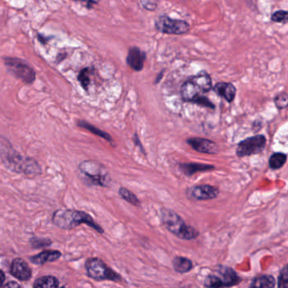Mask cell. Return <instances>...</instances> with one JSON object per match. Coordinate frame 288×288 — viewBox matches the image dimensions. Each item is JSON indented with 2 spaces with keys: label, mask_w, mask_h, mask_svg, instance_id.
<instances>
[{
  "label": "cell",
  "mask_w": 288,
  "mask_h": 288,
  "mask_svg": "<svg viewBox=\"0 0 288 288\" xmlns=\"http://www.w3.org/2000/svg\"><path fill=\"white\" fill-rule=\"evenodd\" d=\"M53 221L55 224L63 229H72L81 224H87L99 233H103L104 230L101 226L95 222L93 218L86 212L74 210H58L55 212Z\"/></svg>",
  "instance_id": "6da1fadb"
},
{
  "label": "cell",
  "mask_w": 288,
  "mask_h": 288,
  "mask_svg": "<svg viewBox=\"0 0 288 288\" xmlns=\"http://www.w3.org/2000/svg\"><path fill=\"white\" fill-rule=\"evenodd\" d=\"M161 220L164 227L179 239L193 240L197 239L200 232L195 227L188 226L179 215L172 210L163 209L161 211Z\"/></svg>",
  "instance_id": "7a4b0ae2"
},
{
  "label": "cell",
  "mask_w": 288,
  "mask_h": 288,
  "mask_svg": "<svg viewBox=\"0 0 288 288\" xmlns=\"http://www.w3.org/2000/svg\"><path fill=\"white\" fill-rule=\"evenodd\" d=\"M3 161L6 164L7 168L11 170L23 173L27 175H38L42 170L38 163L33 159L24 158L22 155H19L17 152H10L8 151L5 155H2Z\"/></svg>",
  "instance_id": "3957f363"
},
{
  "label": "cell",
  "mask_w": 288,
  "mask_h": 288,
  "mask_svg": "<svg viewBox=\"0 0 288 288\" xmlns=\"http://www.w3.org/2000/svg\"><path fill=\"white\" fill-rule=\"evenodd\" d=\"M241 282V278L231 267L220 266L204 280L205 287H230Z\"/></svg>",
  "instance_id": "277c9868"
},
{
  "label": "cell",
  "mask_w": 288,
  "mask_h": 288,
  "mask_svg": "<svg viewBox=\"0 0 288 288\" xmlns=\"http://www.w3.org/2000/svg\"><path fill=\"white\" fill-rule=\"evenodd\" d=\"M4 63L8 73L25 84L32 85L36 81V72L25 60L19 58L5 57Z\"/></svg>",
  "instance_id": "5b68a950"
},
{
  "label": "cell",
  "mask_w": 288,
  "mask_h": 288,
  "mask_svg": "<svg viewBox=\"0 0 288 288\" xmlns=\"http://www.w3.org/2000/svg\"><path fill=\"white\" fill-rule=\"evenodd\" d=\"M154 28L162 34L185 35L190 31V23L185 20L174 19L169 15L163 14L155 18L154 20Z\"/></svg>",
  "instance_id": "8992f818"
},
{
  "label": "cell",
  "mask_w": 288,
  "mask_h": 288,
  "mask_svg": "<svg viewBox=\"0 0 288 288\" xmlns=\"http://www.w3.org/2000/svg\"><path fill=\"white\" fill-rule=\"evenodd\" d=\"M87 275L96 281H112L119 282L121 276L119 274L109 268L103 261L98 258H91L86 263Z\"/></svg>",
  "instance_id": "52a82bcc"
},
{
  "label": "cell",
  "mask_w": 288,
  "mask_h": 288,
  "mask_svg": "<svg viewBox=\"0 0 288 288\" xmlns=\"http://www.w3.org/2000/svg\"><path fill=\"white\" fill-rule=\"evenodd\" d=\"M79 168L82 173L94 185L108 187L111 182V178L106 169L96 162L86 161L80 164Z\"/></svg>",
  "instance_id": "ba28073f"
},
{
  "label": "cell",
  "mask_w": 288,
  "mask_h": 288,
  "mask_svg": "<svg viewBox=\"0 0 288 288\" xmlns=\"http://www.w3.org/2000/svg\"><path fill=\"white\" fill-rule=\"evenodd\" d=\"M266 136L263 135H257L245 139L238 145L237 155L239 158H244L259 154L266 147Z\"/></svg>",
  "instance_id": "9c48e42d"
},
{
  "label": "cell",
  "mask_w": 288,
  "mask_h": 288,
  "mask_svg": "<svg viewBox=\"0 0 288 288\" xmlns=\"http://www.w3.org/2000/svg\"><path fill=\"white\" fill-rule=\"evenodd\" d=\"M146 58V53L144 50L134 46L128 49V55L126 57V64L134 71L140 72L144 69Z\"/></svg>",
  "instance_id": "30bf717a"
},
{
  "label": "cell",
  "mask_w": 288,
  "mask_h": 288,
  "mask_svg": "<svg viewBox=\"0 0 288 288\" xmlns=\"http://www.w3.org/2000/svg\"><path fill=\"white\" fill-rule=\"evenodd\" d=\"M186 143L190 145L194 150H196L198 152L204 153V154H217L219 150L217 144L208 139H188Z\"/></svg>",
  "instance_id": "8fae6325"
},
{
  "label": "cell",
  "mask_w": 288,
  "mask_h": 288,
  "mask_svg": "<svg viewBox=\"0 0 288 288\" xmlns=\"http://www.w3.org/2000/svg\"><path fill=\"white\" fill-rule=\"evenodd\" d=\"M220 191L217 188L211 185H197L191 189L190 195L193 198L198 200H213L219 195Z\"/></svg>",
  "instance_id": "7c38bea8"
},
{
  "label": "cell",
  "mask_w": 288,
  "mask_h": 288,
  "mask_svg": "<svg viewBox=\"0 0 288 288\" xmlns=\"http://www.w3.org/2000/svg\"><path fill=\"white\" fill-rule=\"evenodd\" d=\"M10 272L20 281H28L32 277V270L24 259H15L13 261Z\"/></svg>",
  "instance_id": "4fadbf2b"
},
{
  "label": "cell",
  "mask_w": 288,
  "mask_h": 288,
  "mask_svg": "<svg viewBox=\"0 0 288 288\" xmlns=\"http://www.w3.org/2000/svg\"><path fill=\"white\" fill-rule=\"evenodd\" d=\"M212 90L229 103H231L236 97V87L231 82H218L213 86Z\"/></svg>",
  "instance_id": "5bb4252c"
},
{
  "label": "cell",
  "mask_w": 288,
  "mask_h": 288,
  "mask_svg": "<svg viewBox=\"0 0 288 288\" xmlns=\"http://www.w3.org/2000/svg\"><path fill=\"white\" fill-rule=\"evenodd\" d=\"M180 94L184 101L192 103L196 97L204 93H202L200 88L188 78L181 86Z\"/></svg>",
  "instance_id": "9a60e30c"
},
{
  "label": "cell",
  "mask_w": 288,
  "mask_h": 288,
  "mask_svg": "<svg viewBox=\"0 0 288 288\" xmlns=\"http://www.w3.org/2000/svg\"><path fill=\"white\" fill-rule=\"evenodd\" d=\"M189 79L200 88L202 93L209 92V91H212V87H213L212 76L210 75L209 73H207L204 70H202V71L199 72L198 74L190 76Z\"/></svg>",
  "instance_id": "2e32d148"
},
{
  "label": "cell",
  "mask_w": 288,
  "mask_h": 288,
  "mask_svg": "<svg viewBox=\"0 0 288 288\" xmlns=\"http://www.w3.org/2000/svg\"><path fill=\"white\" fill-rule=\"evenodd\" d=\"M179 169L184 174L191 176L199 172H206L215 169L214 166L207 165L203 163H182L179 165Z\"/></svg>",
  "instance_id": "e0dca14e"
},
{
  "label": "cell",
  "mask_w": 288,
  "mask_h": 288,
  "mask_svg": "<svg viewBox=\"0 0 288 288\" xmlns=\"http://www.w3.org/2000/svg\"><path fill=\"white\" fill-rule=\"evenodd\" d=\"M62 254L57 250H45V251L40 253L36 256H32L30 258L32 263L36 265H43V264L47 263V262H54L57 260Z\"/></svg>",
  "instance_id": "ac0fdd59"
},
{
  "label": "cell",
  "mask_w": 288,
  "mask_h": 288,
  "mask_svg": "<svg viewBox=\"0 0 288 288\" xmlns=\"http://www.w3.org/2000/svg\"><path fill=\"white\" fill-rule=\"evenodd\" d=\"M173 266L177 273H188L193 269V262L185 257L176 256L173 259Z\"/></svg>",
  "instance_id": "d6986e66"
},
{
  "label": "cell",
  "mask_w": 288,
  "mask_h": 288,
  "mask_svg": "<svg viewBox=\"0 0 288 288\" xmlns=\"http://www.w3.org/2000/svg\"><path fill=\"white\" fill-rule=\"evenodd\" d=\"M276 286V280L270 275H262L257 276L250 284L251 287L273 288Z\"/></svg>",
  "instance_id": "ffe728a7"
},
{
  "label": "cell",
  "mask_w": 288,
  "mask_h": 288,
  "mask_svg": "<svg viewBox=\"0 0 288 288\" xmlns=\"http://www.w3.org/2000/svg\"><path fill=\"white\" fill-rule=\"evenodd\" d=\"M59 286V281L55 276H42L35 281L34 287L37 288H56Z\"/></svg>",
  "instance_id": "44dd1931"
},
{
  "label": "cell",
  "mask_w": 288,
  "mask_h": 288,
  "mask_svg": "<svg viewBox=\"0 0 288 288\" xmlns=\"http://www.w3.org/2000/svg\"><path fill=\"white\" fill-rule=\"evenodd\" d=\"M286 158H287V155L286 154H284V153H274L273 155L270 158L269 166H270V168L271 169H274V170L280 169L286 163Z\"/></svg>",
  "instance_id": "7402d4cb"
},
{
  "label": "cell",
  "mask_w": 288,
  "mask_h": 288,
  "mask_svg": "<svg viewBox=\"0 0 288 288\" xmlns=\"http://www.w3.org/2000/svg\"><path fill=\"white\" fill-rule=\"evenodd\" d=\"M93 72L94 69L91 68H85L78 74V81L85 91L88 90L89 86L91 84V74H93Z\"/></svg>",
  "instance_id": "603a6c76"
},
{
  "label": "cell",
  "mask_w": 288,
  "mask_h": 288,
  "mask_svg": "<svg viewBox=\"0 0 288 288\" xmlns=\"http://www.w3.org/2000/svg\"><path fill=\"white\" fill-rule=\"evenodd\" d=\"M118 194L123 200L128 202L129 204H133L135 206L139 207L141 205V201L138 197L134 193L131 192L130 190H127L125 188L121 187L118 190Z\"/></svg>",
  "instance_id": "cb8c5ba5"
},
{
  "label": "cell",
  "mask_w": 288,
  "mask_h": 288,
  "mask_svg": "<svg viewBox=\"0 0 288 288\" xmlns=\"http://www.w3.org/2000/svg\"><path fill=\"white\" fill-rule=\"evenodd\" d=\"M79 125L81 126V127L87 128L88 130L91 131L92 133L95 134L96 136L102 137V138L105 139L107 141H112L111 136H109V134L105 133L103 131L100 130L99 128H96L95 126L91 125V124L87 123V122H84V121H80Z\"/></svg>",
  "instance_id": "d4e9b609"
},
{
  "label": "cell",
  "mask_w": 288,
  "mask_h": 288,
  "mask_svg": "<svg viewBox=\"0 0 288 288\" xmlns=\"http://www.w3.org/2000/svg\"><path fill=\"white\" fill-rule=\"evenodd\" d=\"M271 20L279 24H286L288 20V12L286 10H279L272 13Z\"/></svg>",
  "instance_id": "484cf974"
},
{
  "label": "cell",
  "mask_w": 288,
  "mask_h": 288,
  "mask_svg": "<svg viewBox=\"0 0 288 288\" xmlns=\"http://www.w3.org/2000/svg\"><path fill=\"white\" fill-rule=\"evenodd\" d=\"M274 103L277 109H285L287 107L288 96L286 92H280L274 97Z\"/></svg>",
  "instance_id": "4316f807"
},
{
  "label": "cell",
  "mask_w": 288,
  "mask_h": 288,
  "mask_svg": "<svg viewBox=\"0 0 288 288\" xmlns=\"http://www.w3.org/2000/svg\"><path fill=\"white\" fill-rule=\"evenodd\" d=\"M192 103L197 104L199 106L205 107V108H209V109H215L214 104L212 103V101L208 97L204 96L203 94L196 97Z\"/></svg>",
  "instance_id": "83f0119b"
},
{
  "label": "cell",
  "mask_w": 288,
  "mask_h": 288,
  "mask_svg": "<svg viewBox=\"0 0 288 288\" xmlns=\"http://www.w3.org/2000/svg\"><path fill=\"white\" fill-rule=\"evenodd\" d=\"M140 5L144 10L153 12L158 7V0H139Z\"/></svg>",
  "instance_id": "f1b7e54d"
},
{
  "label": "cell",
  "mask_w": 288,
  "mask_h": 288,
  "mask_svg": "<svg viewBox=\"0 0 288 288\" xmlns=\"http://www.w3.org/2000/svg\"><path fill=\"white\" fill-rule=\"evenodd\" d=\"M288 286V268L287 266H284L278 277V287L286 288Z\"/></svg>",
  "instance_id": "f546056e"
},
{
  "label": "cell",
  "mask_w": 288,
  "mask_h": 288,
  "mask_svg": "<svg viewBox=\"0 0 288 288\" xmlns=\"http://www.w3.org/2000/svg\"><path fill=\"white\" fill-rule=\"evenodd\" d=\"M32 244L33 247L39 249L41 247L48 246L51 244V242L47 239H35V240H32Z\"/></svg>",
  "instance_id": "4dcf8cb0"
},
{
  "label": "cell",
  "mask_w": 288,
  "mask_h": 288,
  "mask_svg": "<svg viewBox=\"0 0 288 288\" xmlns=\"http://www.w3.org/2000/svg\"><path fill=\"white\" fill-rule=\"evenodd\" d=\"M72 1H76V2L85 3L86 4V7L87 9H92L94 5H97L100 0H72Z\"/></svg>",
  "instance_id": "1f68e13d"
},
{
  "label": "cell",
  "mask_w": 288,
  "mask_h": 288,
  "mask_svg": "<svg viewBox=\"0 0 288 288\" xmlns=\"http://www.w3.org/2000/svg\"><path fill=\"white\" fill-rule=\"evenodd\" d=\"M134 141L136 142V145H138L139 147H141V151L145 153V150H144V148L142 147L143 145H141V141H140V139L138 138L137 134H135V136H134Z\"/></svg>",
  "instance_id": "d6a6232c"
},
{
  "label": "cell",
  "mask_w": 288,
  "mask_h": 288,
  "mask_svg": "<svg viewBox=\"0 0 288 288\" xmlns=\"http://www.w3.org/2000/svg\"><path fill=\"white\" fill-rule=\"evenodd\" d=\"M164 72H165V69H163L161 73L158 74V76L155 79V82H154V84L156 85L159 83V82L163 80V76H164Z\"/></svg>",
  "instance_id": "836d02e7"
},
{
  "label": "cell",
  "mask_w": 288,
  "mask_h": 288,
  "mask_svg": "<svg viewBox=\"0 0 288 288\" xmlns=\"http://www.w3.org/2000/svg\"><path fill=\"white\" fill-rule=\"evenodd\" d=\"M37 38H38L39 42H41V43H42V44H45V43H47V42L49 41V38H48V37H44L43 36L40 34L37 36Z\"/></svg>",
  "instance_id": "e575fe53"
},
{
  "label": "cell",
  "mask_w": 288,
  "mask_h": 288,
  "mask_svg": "<svg viewBox=\"0 0 288 288\" xmlns=\"http://www.w3.org/2000/svg\"><path fill=\"white\" fill-rule=\"evenodd\" d=\"M5 281V275L1 270H0V287L4 285V282Z\"/></svg>",
  "instance_id": "d590c367"
},
{
  "label": "cell",
  "mask_w": 288,
  "mask_h": 288,
  "mask_svg": "<svg viewBox=\"0 0 288 288\" xmlns=\"http://www.w3.org/2000/svg\"><path fill=\"white\" fill-rule=\"evenodd\" d=\"M11 286H13V287H15V286H16V287H20V285H19V284L15 283L14 281H11L10 283H8L5 285V287H11Z\"/></svg>",
  "instance_id": "8d00e7d4"
}]
</instances>
